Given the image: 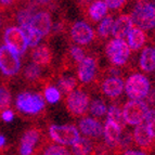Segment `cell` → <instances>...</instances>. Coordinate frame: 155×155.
Instances as JSON below:
<instances>
[{"mask_svg": "<svg viewBox=\"0 0 155 155\" xmlns=\"http://www.w3.org/2000/svg\"><path fill=\"white\" fill-rule=\"evenodd\" d=\"M15 109L21 116L37 117L42 115L46 110L45 97L40 92H20L15 99Z\"/></svg>", "mask_w": 155, "mask_h": 155, "instance_id": "6da1fadb", "label": "cell"}, {"mask_svg": "<svg viewBox=\"0 0 155 155\" xmlns=\"http://www.w3.org/2000/svg\"><path fill=\"white\" fill-rule=\"evenodd\" d=\"M131 20L134 26L143 31H152L155 28V5L147 0H138L132 10Z\"/></svg>", "mask_w": 155, "mask_h": 155, "instance_id": "7a4b0ae2", "label": "cell"}, {"mask_svg": "<svg viewBox=\"0 0 155 155\" xmlns=\"http://www.w3.org/2000/svg\"><path fill=\"white\" fill-rule=\"evenodd\" d=\"M3 40L5 45L18 55L24 57L27 50V40L23 29L20 26L7 24L3 29Z\"/></svg>", "mask_w": 155, "mask_h": 155, "instance_id": "3957f363", "label": "cell"}, {"mask_svg": "<svg viewBox=\"0 0 155 155\" xmlns=\"http://www.w3.org/2000/svg\"><path fill=\"white\" fill-rule=\"evenodd\" d=\"M90 98L84 89H74L66 94L65 105L73 117H83L89 110Z\"/></svg>", "mask_w": 155, "mask_h": 155, "instance_id": "277c9868", "label": "cell"}, {"mask_svg": "<svg viewBox=\"0 0 155 155\" xmlns=\"http://www.w3.org/2000/svg\"><path fill=\"white\" fill-rule=\"evenodd\" d=\"M105 54L112 65L120 67L128 63L130 54H131V50L127 41H125L124 39L114 38L110 40L106 45Z\"/></svg>", "mask_w": 155, "mask_h": 155, "instance_id": "5b68a950", "label": "cell"}, {"mask_svg": "<svg viewBox=\"0 0 155 155\" xmlns=\"http://www.w3.org/2000/svg\"><path fill=\"white\" fill-rule=\"evenodd\" d=\"M151 89V83L143 74L134 73L127 78L125 84V91L129 99L143 100L147 98Z\"/></svg>", "mask_w": 155, "mask_h": 155, "instance_id": "8992f818", "label": "cell"}, {"mask_svg": "<svg viewBox=\"0 0 155 155\" xmlns=\"http://www.w3.org/2000/svg\"><path fill=\"white\" fill-rule=\"evenodd\" d=\"M147 112H149V106L145 102H143L142 100L130 99L123 107V116L126 124L136 126L144 122Z\"/></svg>", "mask_w": 155, "mask_h": 155, "instance_id": "52a82bcc", "label": "cell"}, {"mask_svg": "<svg viewBox=\"0 0 155 155\" xmlns=\"http://www.w3.org/2000/svg\"><path fill=\"white\" fill-rule=\"evenodd\" d=\"M49 136L53 142L63 145H73L80 138L78 129L73 125H51Z\"/></svg>", "mask_w": 155, "mask_h": 155, "instance_id": "ba28073f", "label": "cell"}, {"mask_svg": "<svg viewBox=\"0 0 155 155\" xmlns=\"http://www.w3.org/2000/svg\"><path fill=\"white\" fill-rule=\"evenodd\" d=\"M21 60L16 53L3 45L0 46V72L7 77L18 76L21 72Z\"/></svg>", "mask_w": 155, "mask_h": 155, "instance_id": "9c48e42d", "label": "cell"}, {"mask_svg": "<svg viewBox=\"0 0 155 155\" xmlns=\"http://www.w3.org/2000/svg\"><path fill=\"white\" fill-rule=\"evenodd\" d=\"M42 130L38 127H31L24 132L23 137L20 142V154L29 155L36 154L40 145L44 143L42 141Z\"/></svg>", "mask_w": 155, "mask_h": 155, "instance_id": "30bf717a", "label": "cell"}, {"mask_svg": "<svg viewBox=\"0 0 155 155\" xmlns=\"http://www.w3.org/2000/svg\"><path fill=\"white\" fill-rule=\"evenodd\" d=\"M70 37L75 45L88 46L96 39V33L88 23L79 21L71 26Z\"/></svg>", "mask_w": 155, "mask_h": 155, "instance_id": "8fae6325", "label": "cell"}, {"mask_svg": "<svg viewBox=\"0 0 155 155\" xmlns=\"http://www.w3.org/2000/svg\"><path fill=\"white\" fill-rule=\"evenodd\" d=\"M98 75V61L94 57H85L77 65V78L80 83L89 85L96 81Z\"/></svg>", "mask_w": 155, "mask_h": 155, "instance_id": "7c38bea8", "label": "cell"}, {"mask_svg": "<svg viewBox=\"0 0 155 155\" xmlns=\"http://www.w3.org/2000/svg\"><path fill=\"white\" fill-rule=\"evenodd\" d=\"M132 137H134V144L139 147L141 150H144L145 154L152 152L155 145V138L153 137V134H151L144 123L136 125Z\"/></svg>", "mask_w": 155, "mask_h": 155, "instance_id": "4fadbf2b", "label": "cell"}, {"mask_svg": "<svg viewBox=\"0 0 155 155\" xmlns=\"http://www.w3.org/2000/svg\"><path fill=\"white\" fill-rule=\"evenodd\" d=\"M102 94L110 99H117L125 90V83L118 76H104L100 83Z\"/></svg>", "mask_w": 155, "mask_h": 155, "instance_id": "5bb4252c", "label": "cell"}, {"mask_svg": "<svg viewBox=\"0 0 155 155\" xmlns=\"http://www.w3.org/2000/svg\"><path fill=\"white\" fill-rule=\"evenodd\" d=\"M29 26L34 31H38L42 37L48 36L52 28V18L50 13L46 10L36 12L31 18Z\"/></svg>", "mask_w": 155, "mask_h": 155, "instance_id": "9a60e30c", "label": "cell"}, {"mask_svg": "<svg viewBox=\"0 0 155 155\" xmlns=\"http://www.w3.org/2000/svg\"><path fill=\"white\" fill-rule=\"evenodd\" d=\"M80 132L92 140L100 139L103 136V126L99 120L91 117H83L78 123Z\"/></svg>", "mask_w": 155, "mask_h": 155, "instance_id": "2e32d148", "label": "cell"}, {"mask_svg": "<svg viewBox=\"0 0 155 155\" xmlns=\"http://www.w3.org/2000/svg\"><path fill=\"white\" fill-rule=\"evenodd\" d=\"M107 12L109 7L104 2V0H93L83 11V14L90 23L97 24L107 15Z\"/></svg>", "mask_w": 155, "mask_h": 155, "instance_id": "e0dca14e", "label": "cell"}, {"mask_svg": "<svg viewBox=\"0 0 155 155\" xmlns=\"http://www.w3.org/2000/svg\"><path fill=\"white\" fill-rule=\"evenodd\" d=\"M122 130L123 129L116 123L106 119L105 126L103 127V138L104 144L109 147V150H114L116 152L119 139L122 136Z\"/></svg>", "mask_w": 155, "mask_h": 155, "instance_id": "ac0fdd59", "label": "cell"}, {"mask_svg": "<svg viewBox=\"0 0 155 155\" xmlns=\"http://www.w3.org/2000/svg\"><path fill=\"white\" fill-rule=\"evenodd\" d=\"M31 59L35 64L41 66L42 68L48 67L52 63V51L47 44L37 45L31 52Z\"/></svg>", "mask_w": 155, "mask_h": 155, "instance_id": "d6986e66", "label": "cell"}, {"mask_svg": "<svg viewBox=\"0 0 155 155\" xmlns=\"http://www.w3.org/2000/svg\"><path fill=\"white\" fill-rule=\"evenodd\" d=\"M134 27L131 16L129 14H122L114 21L112 28V36L114 38L125 39Z\"/></svg>", "mask_w": 155, "mask_h": 155, "instance_id": "ffe728a7", "label": "cell"}, {"mask_svg": "<svg viewBox=\"0 0 155 155\" xmlns=\"http://www.w3.org/2000/svg\"><path fill=\"white\" fill-rule=\"evenodd\" d=\"M22 77H23L25 83L33 86H35L38 83L47 84L46 80L42 79V67L35 64L34 62L29 63L28 65H26L24 67Z\"/></svg>", "mask_w": 155, "mask_h": 155, "instance_id": "44dd1931", "label": "cell"}, {"mask_svg": "<svg viewBox=\"0 0 155 155\" xmlns=\"http://www.w3.org/2000/svg\"><path fill=\"white\" fill-rule=\"evenodd\" d=\"M147 34L145 31L139 27H132L129 34L127 35V44L129 46L131 51H139L147 42Z\"/></svg>", "mask_w": 155, "mask_h": 155, "instance_id": "7402d4cb", "label": "cell"}, {"mask_svg": "<svg viewBox=\"0 0 155 155\" xmlns=\"http://www.w3.org/2000/svg\"><path fill=\"white\" fill-rule=\"evenodd\" d=\"M140 70L144 73L155 72V49L152 47H145L141 52L139 59Z\"/></svg>", "mask_w": 155, "mask_h": 155, "instance_id": "603a6c76", "label": "cell"}, {"mask_svg": "<svg viewBox=\"0 0 155 155\" xmlns=\"http://www.w3.org/2000/svg\"><path fill=\"white\" fill-rule=\"evenodd\" d=\"M71 147H72V151H71L72 154H94L96 153L94 150H97V145L94 144L93 140L88 137H80Z\"/></svg>", "mask_w": 155, "mask_h": 155, "instance_id": "cb8c5ba5", "label": "cell"}, {"mask_svg": "<svg viewBox=\"0 0 155 155\" xmlns=\"http://www.w3.org/2000/svg\"><path fill=\"white\" fill-rule=\"evenodd\" d=\"M39 152L46 155H68L71 154V151L66 147V145L63 144H54V143H49L45 140L44 143L40 145V147L37 151V154Z\"/></svg>", "mask_w": 155, "mask_h": 155, "instance_id": "d4e9b609", "label": "cell"}, {"mask_svg": "<svg viewBox=\"0 0 155 155\" xmlns=\"http://www.w3.org/2000/svg\"><path fill=\"white\" fill-rule=\"evenodd\" d=\"M85 51L83 48H80L78 45H73L68 48V51L66 53V60L64 64L68 68L70 66L78 65V63L81 62L85 58Z\"/></svg>", "mask_w": 155, "mask_h": 155, "instance_id": "484cf974", "label": "cell"}, {"mask_svg": "<svg viewBox=\"0 0 155 155\" xmlns=\"http://www.w3.org/2000/svg\"><path fill=\"white\" fill-rule=\"evenodd\" d=\"M12 103V94H11L9 83L7 80H0V115L3 111L10 109Z\"/></svg>", "mask_w": 155, "mask_h": 155, "instance_id": "4316f807", "label": "cell"}, {"mask_svg": "<svg viewBox=\"0 0 155 155\" xmlns=\"http://www.w3.org/2000/svg\"><path fill=\"white\" fill-rule=\"evenodd\" d=\"M114 18L113 15H106L100 21V24L98 26V31L97 35L101 40H106L109 38L110 35H112V28L114 24Z\"/></svg>", "mask_w": 155, "mask_h": 155, "instance_id": "83f0119b", "label": "cell"}, {"mask_svg": "<svg viewBox=\"0 0 155 155\" xmlns=\"http://www.w3.org/2000/svg\"><path fill=\"white\" fill-rule=\"evenodd\" d=\"M107 118L109 120L116 123L123 130L125 129V126H126V122H125L124 116H123V110L119 107L117 104H112L110 106V109L107 110Z\"/></svg>", "mask_w": 155, "mask_h": 155, "instance_id": "f1b7e54d", "label": "cell"}, {"mask_svg": "<svg viewBox=\"0 0 155 155\" xmlns=\"http://www.w3.org/2000/svg\"><path fill=\"white\" fill-rule=\"evenodd\" d=\"M59 88L64 93H68L78 86V80L73 76H60L58 80Z\"/></svg>", "mask_w": 155, "mask_h": 155, "instance_id": "f546056e", "label": "cell"}, {"mask_svg": "<svg viewBox=\"0 0 155 155\" xmlns=\"http://www.w3.org/2000/svg\"><path fill=\"white\" fill-rule=\"evenodd\" d=\"M89 112L94 117H103L107 113V106L103 100L96 99L89 104Z\"/></svg>", "mask_w": 155, "mask_h": 155, "instance_id": "4dcf8cb0", "label": "cell"}, {"mask_svg": "<svg viewBox=\"0 0 155 155\" xmlns=\"http://www.w3.org/2000/svg\"><path fill=\"white\" fill-rule=\"evenodd\" d=\"M23 31L26 36V40H27V45H28V47L34 48V47H36L37 45H39V42H40V40H41L42 36L38 33V31H34L31 26H27V27L23 28Z\"/></svg>", "mask_w": 155, "mask_h": 155, "instance_id": "1f68e13d", "label": "cell"}, {"mask_svg": "<svg viewBox=\"0 0 155 155\" xmlns=\"http://www.w3.org/2000/svg\"><path fill=\"white\" fill-rule=\"evenodd\" d=\"M45 99L51 104L57 103L61 100V92L54 86H47L45 88Z\"/></svg>", "mask_w": 155, "mask_h": 155, "instance_id": "d6a6232c", "label": "cell"}, {"mask_svg": "<svg viewBox=\"0 0 155 155\" xmlns=\"http://www.w3.org/2000/svg\"><path fill=\"white\" fill-rule=\"evenodd\" d=\"M143 123L147 125L151 134H153V137L155 138V110H149Z\"/></svg>", "mask_w": 155, "mask_h": 155, "instance_id": "836d02e7", "label": "cell"}, {"mask_svg": "<svg viewBox=\"0 0 155 155\" xmlns=\"http://www.w3.org/2000/svg\"><path fill=\"white\" fill-rule=\"evenodd\" d=\"M104 2L109 7V9L118 11L122 10L127 3V0H104Z\"/></svg>", "mask_w": 155, "mask_h": 155, "instance_id": "e575fe53", "label": "cell"}, {"mask_svg": "<svg viewBox=\"0 0 155 155\" xmlns=\"http://www.w3.org/2000/svg\"><path fill=\"white\" fill-rule=\"evenodd\" d=\"M15 5V0H0V12H10Z\"/></svg>", "mask_w": 155, "mask_h": 155, "instance_id": "d590c367", "label": "cell"}, {"mask_svg": "<svg viewBox=\"0 0 155 155\" xmlns=\"http://www.w3.org/2000/svg\"><path fill=\"white\" fill-rule=\"evenodd\" d=\"M1 118H2V120L5 123H10L13 120V118H14V112L11 111L10 109L5 110V111H3L2 113H1Z\"/></svg>", "mask_w": 155, "mask_h": 155, "instance_id": "8d00e7d4", "label": "cell"}, {"mask_svg": "<svg viewBox=\"0 0 155 155\" xmlns=\"http://www.w3.org/2000/svg\"><path fill=\"white\" fill-rule=\"evenodd\" d=\"M35 1L38 3L39 7H49L53 5L57 0H35Z\"/></svg>", "mask_w": 155, "mask_h": 155, "instance_id": "74e56055", "label": "cell"}, {"mask_svg": "<svg viewBox=\"0 0 155 155\" xmlns=\"http://www.w3.org/2000/svg\"><path fill=\"white\" fill-rule=\"evenodd\" d=\"M147 99L150 103H155V88L150 89V91H149L147 96Z\"/></svg>", "mask_w": 155, "mask_h": 155, "instance_id": "f35d334b", "label": "cell"}, {"mask_svg": "<svg viewBox=\"0 0 155 155\" xmlns=\"http://www.w3.org/2000/svg\"><path fill=\"white\" fill-rule=\"evenodd\" d=\"M124 154L126 155H142L145 154L143 151H134V149H129V150H127L124 152Z\"/></svg>", "mask_w": 155, "mask_h": 155, "instance_id": "ab89813d", "label": "cell"}, {"mask_svg": "<svg viewBox=\"0 0 155 155\" xmlns=\"http://www.w3.org/2000/svg\"><path fill=\"white\" fill-rule=\"evenodd\" d=\"M5 142H7V140L3 136L0 134V153H1V150L5 149Z\"/></svg>", "mask_w": 155, "mask_h": 155, "instance_id": "60d3db41", "label": "cell"}, {"mask_svg": "<svg viewBox=\"0 0 155 155\" xmlns=\"http://www.w3.org/2000/svg\"><path fill=\"white\" fill-rule=\"evenodd\" d=\"M27 1H31V0H15V3H22V2H27Z\"/></svg>", "mask_w": 155, "mask_h": 155, "instance_id": "b9f144b4", "label": "cell"}, {"mask_svg": "<svg viewBox=\"0 0 155 155\" xmlns=\"http://www.w3.org/2000/svg\"><path fill=\"white\" fill-rule=\"evenodd\" d=\"M1 23H2V18H1V16H0V26H1Z\"/></svg>", "mask_w": 155, "mask_h": 155, "instance_id": "7bdbcfd3", "label": "cell"}, {"mask_svg": "<svg viewBox=\"0 0 155 155\" xmlns=\"http://www.w3.org/2000/svg\"><path fill=\"white\" fill-rule=\"evenodd\" d=\"M154 49H155V47H154Z\"/></svg>", "mask_w": 155, "mask_h": 155, "instance_id": "ee69618b", "label": "cell"}, {"mask_svg": "<svg viewBox=\"0 0 155 155\" xmlns=\"http://www.w3.org/2000/svg\"><path fill=\"white\" fill-rule=\"evenodd\" d=\"M154 5H155V3H154Z\"/></svg>", "mask_w": 155, "mask_h": 155, "instance_id": "f6af8a7d", "label": "cell"}]
</instances>
